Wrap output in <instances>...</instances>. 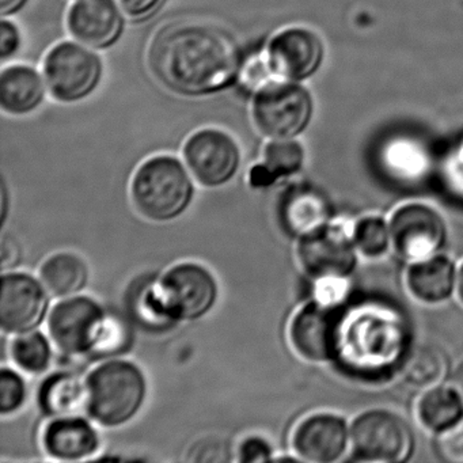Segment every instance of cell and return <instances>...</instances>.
I'll use <instances>...</instances> for the list:
<instances>
[{"label": "cell", "mask_w": 463, "mask_h": 463, "mask_svg": "<svg viewBox=\"0 0 463 463\" xmlns=\"http://www.w3.org/2000/svg\"><path fill=\"white\" fill-rule=\"evenodd\" d=\"M24 37L20 26L12 18H2L0 24V59L13 61L23 50Z\"/></svg>", "instance_id": "obj_34"}, {"label": "cell", "mask_w": 463, "mask_h": 463, "mask_svg": "<svg viewBox=\"0 0 463 463\" xmlns=\"http://www.w3.org/2000/svg\"><path fill=\"white\" fill-rule=\"evenodd\" d=\"M55 348L50 335L40 329L32 330L13 335L9 345L10 360L25 375H47L55 357Z\"/></svg>", "instance_id": "obj_26"}, {"label": "cell", "mask_w": 463, "mask_h": 463, "mask_svg": "<svg viewBox=\"0 0 463 463\" xmlns=\"http://www.w3.org/2000/svg\"><path fill=\"white\" fill-rule=\"evenodd\" d=\"M42 72L51 99L59 104L74 105L99 90L105 66L99 51L71 39L56 43L48 50Z\"/></svg>", "instance_id": "obj_5"}, {"label": "cell", "mask_w": 463, "mask_h": 463, "mask_svg": "<svg viewBox=\"0 0 463 463\" xmlns=\"http://www.w3.org/2000/svg\"><path fill=\"white\" fill-rule=\"evenodd\" d=\"M452 384H454L455 389L459 392L460 397L463 398V362L458 365L457 370L452 373Z\"/></svg>", "instance_id": "obj_38"}, {"label": "cell", "mask_w": 463, "mask_h": 463, "mask_svg": "<svg viewBox=\"0 0 463 463\" xmlns=\"http://www.w3.org/2000/svg\"><path fill=\"white\" fill-rule=\"evenodd\" d=\"M196 184L183 158L156 154L135 170L129 183V197L146 221L172 223L183 218L194 204Z\"/></svg>", "instance_id": "obj_2"}, {"label": "cell", "mask_w": 463, "mask_h": 463, "mask_svg": "<svg viewBox=\"0 0 463 463\" xmlns=\"http://www.w3.org/2000/svg\"><path fill=\"white\" fill-rule=\"evenodd\" d=\"M313 94L294 80H272L250 97V118L267 139H294L305 134L314 118Z\"/></svg>", "instance_id": "obj_4"}, {"label": "cell", "mask_w": 463, "mask_h": 463, "mask_svg": "<svg viewBox=\"0 0 463 463\" xmlns=\"http://www.w3.org/2000/svg\"><path fill=\"white\" fill-rule=\"evenodd\" d=\"M7 207H9V194H7L6 183L2 186V223H6Z\"/></svg>", "instance_id": "obj_40"}, {"label": "cell", "mask_w": 463, "mask_h": 463, "mask_svg": "<svg viewBox=\"0 0 463 463\" xmlns=\"http://www.w3.org/2000/svg\"><path fill=\"white\" fill-rule=\"evenodd\" d=\"M127 21L118 0H72L66 28L75 42L101 52L120 42Z\"/></svg>", "instance_id": "obj_16"}, {"label": "cell", "mask_w": 463, "mask_h": 463, "mask_svg": "<svg viewBox=\"0 0 463 463\" xmlns=\"http://www.w3.org/2000/svg\"><path fill=\"white\" fill-rule=\"evenodd\" d=\"M29 386L25 373L5 364L0 370V414L12 417L28 402Z\"/></svg>", "instance_id": "obj_30"}, {"label": "cell", "mask_w": 463, "mask_h": 463, "mask_svg": "<svg viewBox=\"0 0 463 463\" xmlns=\"http://www.w3.org/2000/svg\"><path fill=\"white\" fill-rule=\"evenodd\" d=\"M0 259H2V272L18 269L24 260V248L17 238L4 234L2 245H0Z\"/></svg>", "instance_id": "obj_36"}, {"label": "cell", "mask_w": 463, "mask_h": 463, "mask_svg": "<svg viewBox=\"0 0 463 463\" xmlns=\"http://www.w3.org/2000/svg\"><path fill=\"white\" fill-rule=\"evenodd\" d=\"M48 93L42 70L10 63L0 72V109L12 118L33 115L44 105Z\"/></svg>", "instance_id": "obj_20"}, {"label": "cell", "mask_w": 463, "mask_h": 463, "mask_svg": "<svg viewBox=\"0 0 463 463\" xmlns=\"http://www.w3.org/2000/svg\"><path fill=\"white\" fill-rule=\"evenodd\" d=\"M169 0H118L124 14L135 24L146 23L156 17Z\"/></svg>", "instance_id": "obj_35"}, {"label": "cell", "mask_w": 463, "mask_h": 463, "mask_svg": "<svg viewBox=\"0 0 463 463\" xmlns=\"http://www.w3.org/2000/svg\"><path fill=\"white\" fill-rule=\"evenodd\" d=\"M183 159L197 185L219 189L237 177L242 166V150L229 132L216 127H204L186 137Z\"/></svg>", "instance_id": "obj_9"}, {"label": "cell", "mask_w": 463, "mask_h": 463, "mask_svg": "<svg viewBox=\"0 0 463 463\" xmlns=\"http://www.w3.org/2000/svg\"><path fill=\"white\" fill-rule=\"evenodd\" d=\"M86 414L108 430L134 421L147 401V376L137 363L126 357L99 362L86 375Z\"/></svg>", "instance_id": "obj_3"}, {"label": "cell", "mask_w": 463, "mask_h": 463, "mask_svg": "<svg viewBox=\"0 0 463 463\" xmlns=\"http://www.w3.org/2000/svg\"><path fill=\"white\" fill-rule=\"evenodd\" d=\"M43 449L59 462L90 460L101 451L102 439L88 414L50 419L42 435Z\"/></svg>", "instance_id": "obj_17"}, {"label": "cell", "mask_w": 463, "mask_h": 463, "mask_svg": "<svg viewBox=\"0 0 463 463\" xmlns=\"http://www.w3.org/2000/svg\"><path fill=\"white\" fill-rule=\"evenodd\" d=\"M31 4V0H0L2 18H13L23 13Z\"/></svg>", "instance_id": "obj_37"}, {"label": "cell", "mask_w": 463, "mask_h": 463, "mask_svg": "<svg viewBox=\"0 0 463 463\" xmlns=\"http://www.w3.org/2000/svg\"><path fill=\"white\" fill-rule=\"evenodd\" d=\"M392 253L406 264L441 253L449 238L443 213L424 202H408L389 218Z\"/></svg>", "instance_id": "obj_8"}, {"label": "cell", "mask_w": 463, "mask_h": 463, "mask_svg": "<svg viewBox=\"0 0 463 463\" xmlns=\"http://www.w3.org/2000/svg\"><path fill=\"white\" fill-rule=\"evenodd\" d=\"M351 276H324L314 279L311 300L329 308H338L351 292Z\"/></svg>", "instance_id": "obj_31"}, {"label": "cell", "mask_w": 463, "mask_h": 463, "mask_svg": "<svg viewBox=\"0 0 463 463\" xmlns=\"http://www.w3.org/2000/svg\"><path fill=\"white\" fill-rule=\"evenodd\" d=\"M403 279L406 291L416 302L425 306H440L455 297L458 265L451 257L441 251L408 264Z\"/></svg>", "instance_id": "obj_19"}, {"label": "cell", "mask_w": 463, "mask_h": 463, "mask_svg": "<svg viewBox=\"0 0 463 463\" xmlns=\"http://www.w3.org/2000/svg\"><path fill=\"white\" fill-rule=\"evenodd\" d=\"M447 373V354L432 344H419L413 346L403 360V381L414 389L425 390L443 383Z\"/></svg>", "instance_id": "obj_27"}, {"label": "cell", "mask_w": 463, "mask_h": 463, "mask_svg": "<svg viewBox=\"0 0 463 463\" xmlns=\"http://www.w3.org/2000/svg\"><path fill=\"white\" fill-rule=\"evenodd\" d=\"M52 299L39 276L15 269L2 272L0 329L17 335L47 324Z\"/></svg>", "instance_id": "obj_11"}, {"label": "cell", "mask_w": 463, "mask_h": 463, "mask_svg": "<svg viewBox=\"0 0 463 463\" xmlns=\"http://www.w3.org/2000/svg\"><path fill=\"white\" fill-rule=\"evenodd\" d=\"M37 405L48 419L86 414V376L72 370H59L47 373L37 390Z\"/></svg>", "instance_id": "obj_21"}, {"label": "cell", "mask_w": 463, "mask_h": 463, "mask_svg": "<svg viewBox=\"0 0 463 463\" xmlns=\"http://www.w3.org/2000/svg\"><path fill=\"white\" fill-rule=\"evenodd\" d=\"M436 451L447 462L463 463V420L438 436Z\"/></svg>", "instance_id": "obj_33"}, {"label": "cell", "mask_w": 463, "mask_h": 463, "mask_svg": "<svg viewBox=\"0 0 463 463\" xmlns=\"http://www.w3.org/2000/svg\"><path fill=\"white\" fill-rule=\"evenodd\" d=\"M281 230L291 240H302L326 226L333 219L332 204L324 192L297 184L281 194L276 207Z\"/></svg>", "instance_id": "obj_18"}, {"label": "cell", "mask_w": 463, "mask_h": 463, "mask_svg": "<svg viewBox=\"0 0 463 463\" xmlns=\"http://www.w3.org/2000/svg\"><path fill=\"white\" fill-rule=\"evenodd\" d=\"M107 311L86 294L59 299L48 316V335L61 354L88 357Z\"/></svg>", "instance_id": "obj_13"}, {"label": "cell", "mask_w": 463, "mask_h": 463, "mask_svg": "<svg viewBox=\"0 0 463 463\" xmlns=\"http://www.w3.org/2000/svg\"><path fill=\"white\" fill-rule=\"evenodd\" d=\"M417 422L439 436L463 420V398L454 384L439 383L421 390L414 406Z\"/></svg>", "instance_id": "obj_22"}, {"label": "cell", "mask_w": 463, "mask_h": 463, "mask_svg": "<svg viewBox=\"0 0 463 463\" xmlns=\"http://www.w3.org/2000/svg\"><path fill=\"white\" fill-rule=\"evenodd\" d=\"M134 345L135 324L131 318L107 311L88 357L99 363L126 357Z\"/></svg>", "instance_id": "obj_28"}, {"label": "cell", "mask_w": 463, "mask_h": 463, "mask_svg": "<svg viewBox=\"0 0 463 463\" xmlns=\"http://www.w3.org/2000/svg\"><path fill=\"white\" fill-rule=\"evenodd\" d=\"M348 219L333 218L326 226L297 241V260L311 280L324 276H351L360 256Z\"/></svg>", "instance_id": "obj_10"}, {"label": "cell", "mask_w": 463, "mask_h": 463, "mask_svg": "<svg viewBox=\"0 0 463 463\" xmlns=\"http://www.w3.org/2000/svg\"><path fill=\"white\" fill-rule=\"evenodd\" d=\"M159 297L178 325L207 317L219 300L215 275L203 264L183 261L156 278Z\"/></svg>", "instance_id": "obj_7"}, {"label": "cell", "mask_w": 463, "mask_h": 463, "mask_svg": "<svg viewBox=\"0 0 463 463\" xmlns=\"http://www.w3.org/2000/svg\"><path fill=\"white\" fill-rule=\"evenodd\" d=\"M352 238L360 259L379 261L392 253L389 219L383 216L370 213L354 221Z\"/></svg>", "instance_id": "obj_29"}, {"label": "cell", "mask_w": 463, "mask_h": 463, "mask_svg": "<svg viewBox=\"0 0 463 463\" xmlns=\"http://www.w3.org/2000/svg\"><path fill=\"white\" fill-rule=\"evenodd\" d=\"M264 53L276 80L305 82L321 70L326 47L313 29L288 26L264 43Z\"/></svg>", "instance_id": "obj_12"}, {"label": "cell", "mask_w": 463, "mask_h": 463, "mask_svg": "<svg viewBox=\"0 0 463 463\" xmlns=\"http://www.w3.org/2000/svg\"><path fill=\"white\" fill-rule=\"evenodd\" d=\"M39 278L53 299H64L85 292L90 281V268L80 254L58 251L44 260Z\"/></svg>", "instance_id": "obj_23"}, {"label": "cell", "mask_w": 463, "mask_h": 463, "mask_svg": "<svg viewBox=\"0 0 463 463\" xmlns=\"http://www.w3.org/2000/svg\"><path fill=\"white\" fill-rule=\"evenodd\" d=\"M306 165V150L302 143L294 139H268L262 159L250 180L261 186H269L280 180H289L302 173Z\"/></svg>", "instance_id": "obj_24"}, {"label": "cell", "mask_w": 463, "mask_h": 463, "mask_svg": "<svg viewBox=\"0 0 463 463\" xmlns=\"http://www.w3.org/2000/svg\"><path fill=\"white\" fill-rule=\"evenodd\" d=\"M275 449L268 439L259 435L248 436L241 441L237 459L242 463L268 462L275 459Z\"/></svg>", "instance_id": "obj_32"}, {"label": "cell", "mask_w": 463, "mask_h": 463, "mask_svg": "<svg viewBox=\"0 0 463 463\" xmlns=\"http://www.w3.org/2000/svg\"><path fill=\"white\" fill-rule=\"evenodd\" d=\"M291 447L298 460L340 462L351 455V421L335 411H314L292 430Z\"/></svg>", "instance_id": "obj_15"}, {"label": "cell", "mask_w": 463, "mask_h": 463, "mask_svg": "<svg viewBox=\"0 0 463 463\" xmlns=\"http://www.w3.org/2000/svg\"><path fill=\"white\" fill-rule=\"evenodd\" d=\"M455 298H457L458 302H459L463 307V262L458 265L457 292H455Z\"/></svg>", "instance_id": "obj_39"}, {"label": "cell", "mask_w": 463, "mask_h": 463, "mask_svg": "<svg viewBox=\"0 0 463 463\" xmlns=\"http://www.w3.org/2000/svg\"><path fill=\"white\" fill-rule=\"evenodd\" d=\"M414 444L408 420L392 409H367L351 421V457L359 462H405Z\"/></svg>", "instance_id": "obj_6"}, {"label": "cell", "mask_w": 463, "mask_h": 463, "mask_svg": "<svg viewBox=\"0 0 463 463\" xmlns=\"http://www.w3.org/2000/svg\"><path fill=\"white\" fill-rule=\"evenodd\" d=\"M337 310L310 300L295 311L288 325V341L300 359L313 364L337 359L341 343Z\"/></svg>", "instance_id": "obj_14"}, {"label": "cell", "mask_w": 463, "mask_h": 463, "mask_svg": "<svg viewBox=\"0 0 463 463\" xmlns=\"http://www.w3.org/2000/svg\"><path fill=\"white\" fill-rule=\"evenodd\" d=\"M245 51L218 26L181 23L159 32L148 64L162 86L181 97L202 99L237 86Z\"/></svg>", "instance_id": "obj_1"}, {"label": "cell", "mask_w": 463, "mask_h": 463, "mask_svg": "<svg viewBox=\"0 0 463 463\" xmlns=\"http://www.w3.org/2000/svg\"><path fill=\"white\" fill-rule=\"evenodd\" d=\"M127 306L131 321L150 335H164L177 326L159 297L156 278L142 279L129 287Z\"/></svg>", "instance_id": "obj_25"}]
</instances>
